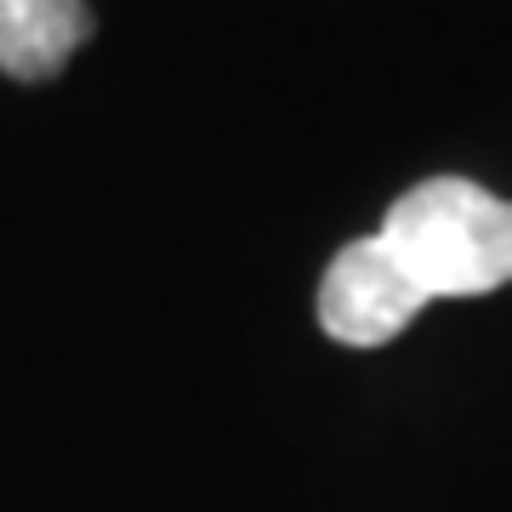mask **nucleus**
<instances>
[{
	"instance_id": "obj_1",
	"label": "nucleus",
	"mask_w": 512,
	"mask_h": 512,
	"mask_svg": "<svg viewBox=\"0 0 512 512\" xmlns=\"http://www.w3.org/2000/svg\"><path fill=\"white\" fill-rule=\"evenodd\" d=\"M427 302L490 296L512 285V205L467 177H427L393 200L376 228Z\"/></svg>"
},
{
	"instance_id": "obj_2",
	"label": "nucleus",
	"mask_w": 512,
	"mask_h": 512,
	"mask_svg": "<svg viewBox=\"0 0 512 512\" xmlns=\"http://www.w3.org/2000/svg\"><path fill=\"white\" fill-rule=\"evenodd\" d=\"M421 308L427 296L399 268V256L382 245V234L342 245L319 279V330L342 348H382L410 330Z\"/></svg>"
},
{
	"instance_id": "obj_3",
	"label": "nucleus",
	"mask_w": 512,
	"mask_h": 512,
	"mask_svg": "<svg viewBox=\"0 0 512 512\" xmlns=\"http://www.w3.org/2000/svg\"><path fill=\"white\" fill-rule=\"evenodd\" d=\"M92 35L86 0H0V74L52 80Z\"/></svg>"
}]
</instances>
